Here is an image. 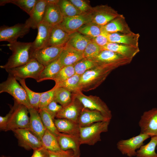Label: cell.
Here are the masks:
<instances>
[{"mask_svg": "<svg viewBox=\"0 0 157 157\" xmlns=\"http://www.w3.org/2000/svg\"><path fill=\"white\" fill-rule=\"evenodd\" d=\"M101 50V48L92 40L83 51L84 58L93 60L99 54Z\"/></svg>", "mask_w": 157, "mask_h": 157, "instance_id": "obj_41", "label": "cell"}, {"mask_svg": "<svg viewBox=\"0 0 157 157\" xmlns=\"http://www.w3.org/2000/svg\"><path fill=\"white\" fill-rule=\"evenodd\" d=\"M140 34L132 31L127 33H108L109 42L122 44L134 47H139Z\"/></svg>", "mask_w": 157, "mask_h": 157, "instance_id": "obj_20", "label": "cell"}, {"mask_svg": "<svg viewBox=\"0 0 157 157\" xmlns=\"http://www.w3.org/2000/svg\"><path fill=\"white\" fill-rule=\"evenodd\" d=\"M156 149H157V146H156Z\"/></svg>", "mask_w": 157, "mask_h": 157, "instance_id": "obj_52", "label": "cell"}, {"mask_svg": "<svg viewBox=\"0 0 157 157\" xmlns=\"http://www.w3.org/2000/svg\"><path fill=\"white\" fill-rule=\"evenodd\" d=\"M132 60L112 51L102 50L93 61L96 65H99L113 71L119 67L130 64Z\"/></svg>", "mask_w": 157, "mask_h": 157, "instance_id": "obj_7", "label": "cell"}, {"mask_svg": "<svg viewBox=\"0 0 157 157\" xmlns=\"http://www.w3.org/2000/svg\"><path fill=\"white\" fill-rule=\"evenodd\" d=\"M69 1L82 13H90L92 7L89 1L83 0H70Z\"/></svg>", "mask_w": 157, "mask_h": 157, "instance_id": "obj_44", "label": "cell"}, {"mask_svg": "<svg viewBox=\"0 0 157 157\" xmlns=\"http://www.w3.org/2000/svg\"><path fill=\"white\" fill-rule=\"evenodd\" d=\"M106 121H110L106 118L100 112L83 108L78 123L80 127H84L96 122Z\"/></svg>", "mask_w": 157, "mask_h": 157, "instance_id": "obj_19", "label": "cell"}, {"mask_svg": "<svg viewBox=\"0 0 157 157\" xmlns=\"http://www.w3.org/2000/svg\"><path fill=\"white\" fill-rule=\"evenodd\" d=\"M54 122L60 133L74 135L79 138L80 126L78 123L64 118H56L54 120Z\"/></svg>", "mask_w": 157, "mask_h": 157, "instance_id": "obj_28", "label": "cell"}, {"mask_svg": "<svg viewBox=\"0 0 157 157\" xmlns=\"http://www.w3.org/2000/svg\"><path fill=\"white\" fill-rule=\"evenodd\" d=\"M63 107L61 105L58 104L57 102L53 100L43 110L47 112L54 119L57 114L62 109Z\"/></svg>", "mask_w": 157, "mask_h": 157, "instance_id": "obj_45", "label": "cell"}, {"mask_svg": "<svg viewBox=\"0 0 157 157\" xmlns=\"http://www.w3.org/2000/svg\"><path fill=\"white\" fill-rule=\"evenodd\" d=\"M47 3L46 0H38L30 17L25 23L30 28H38L43 21Z\"/></svg>", "mask_w": 157, "mask_h": 157, "instance_id": "obj_17", "label": "cell"}, {"mask_svg": "<svg viewBox=\"0 0 157 157\" xmlns=\"http://www.w3.org/2000/svg\"><path fill=\"white\" fill-rule=\"evenodd\" d=\"M13 76L8 75L7 79L0 84V93L6 92L11 95L14 100L22 104L28 109L31 106L24 88Z\"/></svg>", "mask_w": 157, "mask_h": 157, "instance_id": "obj_5", "label": "cell"}, {"mask_svg": "<svg viewBox=\"0 0 157 157\" xmlns=\"http://www.w3.org/2000/svg\"><path fill=\"white\" fill-rule=\"evenodd\" d=\"M49 157H74V153L72 150L63 151L62 150L56 151H49Z\"/></svg>", "mask_w": 157, "mask_h": 157, "instance_id": "obj_47", "label": "cell"}, {"mask_svg": "<svg viewBox=\"0 0 157 157\" xmlns=\"http://www.w3.org/2000/svg\"><path fill=\"white\" fill-rule=\"evenodd\" d=\"M41 142L42 146L49 151H56L62 150L57 138L46 129Z\"/></svg>", "mask_w": 157, "mask_h": 157, "instance_id": "obj_32", "label": "cell"}, {"mask_svg": "<svg viewBox=\"0 0 157 157\" xmlns=\"http://www.w3.org/2000/svg\"><path fill=\"white\" fill-rule=\"evenodd\" d=\"M150 137L147 134L140 133L129 139L119 140L117 144V147L123 155L129 157L136 156L137 149L144 145V142Z\"/></svg>", "mask_w": 157, "mask_h": 157, "instance_id": "obj_9", "label": "cell"}, {"mask_svg": "<svg viewBox=\"0 0 157 157\" xmlns=\"http://www.w3.org/2000/svg\"><path fill=\"white\" fill-rule=\"evenodd\" d=\"M55 88L41 93L39 101V110L44 109L51 102L54 100Z\"/></svg>", "mask_w": 157, "mask_h": 157, "instance_id": "obj_43", "label": "cell"}, {"mask_svg": "<svg viewBox=\"0 0 157 157\" xmlns=\"http://www.w3.org/2000/svg\"><path fill=\"white\" fill-rule=\"evenodd\" d=\"M60 0H46L48 4H57Z\"/></svg>", "mask_w": 157, "mask_h": 157, "instance_id": "obj_50", "label": "cell"}, {"mask_svg": "<svg viewBox=\"0 0 157 157\" xmlns=\"http://www.w3.org/2000/svg\"><path fill=\"white\" fill-rule=\"evenodd\" d=\"M103 31L108 33H127L132 32L122 15L120 14L105 25L102 26Z\"/></svg>", "mask_w": 157, "mask_h": 157, "instance_id": "obj_23", "label": "cell"}, {"mask_svg": "<svg viewBox=\"0 0 157 157\" xmlns=\"http://www.w3.org/2000/svg\"><path fill=\"white\" fill-rule=\"evenodd\" d=\"M91 22L90 13H82L71 17H64L59 25L67 32L72 34L77 32L83 25Z\"/></svg>", "mask_w": 157, "mask_h": 157, "instance_id": "obj_15", "label": "cell"}, {"mask_svg": "<svg viewBox=\"0 0 157 157\" xmlns=\"http://www.w3.org/2000/svg\"><path fill=\"white\" fill-rule=\"evenodd\" d=\"M90 13L92 22L102 26L105 25L120 15L117 11L107 5L92 7Z\"/></svg>", "mask_w": 157, "mask_h": 157, "instance_id": "obj_10", "label": "cell"}, {"mask_svg": "<svg viewBox=\"0 0 157 157\" xmlns=\"http://www.w3.org/2000/svg\"><path fill=\"white\" fill-rule=\"evenodd\" d=\"M96 65L95 63L93 60L84 58L75 63L74 67L75 74L81 76Z\"/></svg>", "mask_w": 157, "mask_h": 157, "instance_id": "obj_40", "label": "cell"}, {"mask_svg": "<svg viewBox=\"0 0 157 157\" xmlns=\"http://www.w3.org/2000/svg\"><path fill=\"white\" fill-rule=\"evenodd\" d=\"M12 113V110L10 111L5 116H0V129L1 130L6 131L7 125Z\"/></svg>", "mask_w": 157, "mask_h": 157, "instance_id": "obj_49", "label": "cell"}, {"mask_svg": "<svg viewBox=\"0 0 157 157\" xmlns=\"http://www.w3.org/2000/svg\"><path fill=\"white\" fill-rule=\"evenodd\" d=\"M115 52L126 58L133 60L139 52V47H134L122 44L109 42L101 48Z\"/></svg>", "mask_w": 157, "mask_h": 157, "instance_id": "obj_22", "label": "cell"}, {"mask_svg": "<svg viewBox=\"0 0 157 157\" xmlns=\"http://www.w3.org/2000/svg\"><path fill=\"white\" fill-rule=\"evenodd\" d=\"M54 100L60 104L63 107L70 104L73 99L72 92L62 87H54Z\"/></svg>", "mask_w": 157, "mask_h": 157, "instance_id": "obj_33", "label": "cell"}, {"mask_svg": "<svg viewBox=\"0 0 157 157\" xmlns=\"http://www.w3.org/2000/svg\"><path fill=\"white\" fill-rule=\"evenodd\" d=\"M14 105L11 107V114L6 131L19 129H28L30 117L28 108L14 100Z\"/></svg>", "mask_w": 157, "mask_h": 157, "instance_id": "obj_4", "label": "cell"}, {"mask_svg": "<svg viewBox=\"0 0 157 157\" xmlns=\"http://www.w3.org/2000/svg\"><path fill=\"white\" fill-rule=\"evenodd\" d=\"M102 31V26L91 22L83 26L77 32L92 39L100 35Z\"/></svg>", "mask_w": 157, "mask_h": 157, "instance_id": "obj_34", "label": "cell"}, {"mask_svg": "<svg viewBox=\"0 0 157 157\" xmlns=\"http://www.w3.org/2000/svg\"><path fill=\"white\" fill-rule=\"evenodd\" d=\"M92 40L101 48L109 42L108 37V33L103 31L100 35Z\"/></svg>", "mask_w": 157, "mask_h": 157, "instance_id": "obj_46", "label": "cell"}, {"mask_svg": "<svg viewBox=\"0 0 157 157\" xmlns=\"http://www.w3.org/2000/svg\"><path fill=\"white\" fill-rule=\"evenodd\" d=\"M57 138L61 149L63 151L72 150L75 156L80 157V144L79 138L71 135L60 133Z\"/></svg>", "mask_w": 157, "mask_h": 157, "instance_id": "obj_18", "label": "cell"}, {"mask_svg": "<svg viewBox=\"0 0 157 157\" xmlns=\"http://www.w3.org/2000/svg\"><path fill=\"white\" fill-rule=\"evenodd\" d=\"M38 111L43 124L46 129L57 138L60 133L58 131L55 125L54 119L45 110H40Z\"/></svg>", "mask_w": 157, "mask_h": 157, "instance_id": "obj_36", "label": "cell"}, {"mask_svg": "<svg viewBox=\"0 0 157 157\" xmlns=\"http://www.w3.org/2000/svg\"><path fill=\"white\" fill-rule=\"evenodd\" d=\"M73 96L78 100L84 108L100 112L108 120L112 117L111 111L106 104L99 97L96 96H87L79 90L72 93Z\"/></svg>", "mask_w": 157, "mask_h": 157, "instance_id": "obj_6", "label": "cell"}, {"mask_svg": "<svg viewBox=\"0 0 157 157\" xmlns=\"http://www.w3.org/2000/svg\"><path fill=\"white\" fill-rule=\"evenodd\" d=\"M58 5L64 17H71L82 13L69 0H59Z\"/></svg>", "mask_w": 157, "mask_h": 157, "instance_id": "obj_39", "label": "cell"}, {"mask_svg": "<svg viewBox=\"0 0 157 157\" xmlns=\"http://www.w3.org/2000/svg\"><path fill=\"white\" fill-rule=\"evenodd\" d=\"M12 131L19 145L26 150H34L42 146L41 141L28 129H17Z\"/></svg>", "mask_w": 157, "mask_h": 157, "instance_id": "obj_14", "label": "cell"}, {"mask_svg": "<svg viewBox=\"0 0 157 157\" xmlns=\"http://www.w3.org/2000/svg\"><path fill=\"white\" fill-rule=\"evenodd\" d=\"M74 157H80L76 156H75Z\"/></svg>", "mask_w": 157, "mask_h": 157, "instance_id": "obj_51", "label": "cell"}, {"mask_svg": "<svg viewBox=\"0 0 157 157\" xmlns=\"http://www.w3.org/2000/svg\"><path fill=\"white\" fill-rule=\"evenodd\" d=\"M44 68L35 59L24 65L5 70L8 75L13 76L16 80L31 78L37 81Z\"/></svg>", "mask_w": 157, "mask_h": 157, "instance_id": "obj_8", "label": "cell"}, {"mask_svg": "<svg viewBox=\"0 0 157 157\" xmlns=\"http://www.w3.org/2000/svg\"><path fill=\"white\" fill-rule=\"evenodd\" d=\"M110 121L99 122L89 126L80 127L79 138L80 144L93 145L101 141V134L108 131Z\"/></svg>", "mask_w": 157, "mask_h": 157, "instance_id": "obj_3", "label": "cell"}, {"mask_svg": "<svg viewBox=\"0 0 157 157\" xmlns=\"http://www.w3.org/2000/svg\"><path fill=\"white\" fill-rule=\"evenodd\" d=\"M7 45L12 51L7 62L0 67L6 69L14 68L25 64L35 59V51L32 42H21L17 41Z\"/></svg>", "mask_w": 157, "mask_h": 157, "instance_id": "obj_1", "label": "cell"}, {"mask_svg": "<svg viewBox=\"0 0 157 157\" xmlns=\"http://www.w3.org/2000/svg\"><path fill=\"white\" fill-rule=\"evenodd\" d=\"M65 46H48L41 49L35 50L33 53L34 58L45 67L58 58Z\"/></svg>", "mask_w": 157, "mask_h": 157, "instance_id": "obj_13", "label": "cell"}, {"mask_svg": "<svg viewBox=\"0 0 157 157\" xmlns=\"http://www.w3.org/2000/svg\"><path fill=\"white\" fill-rule=\"evenodd\" d=\"M3 157H4L3 156Z\"/></svg>", "mask_w": 157, "mask_h": 157, "instance_id": "obj_53", "label": "cell"}, {"mask_svg": "<svg viewBox=\"0 0 157 157\" xmlns=\"http://www.w3.org/2000/svg\"><path fill=\"white\" fill-rule=\"evenodd\" d=\"M30 122L28 130L41 141L46 131L38 111L32 108L28 109Z\"/></svg>", "mask_w": 157, "mask_h": 157, "instance_id": "obj_25", "label": "cell"}, {"mask_svg": "<svg viewBox=\"0 0 157 157\" xmlns=\"http://www.w3.org/2000/svg\"><path fill=\"white\" fill-rule=\"evenodd\" d=\"M81 76L75 74L65 81L55 84L54 87H62L72 93L80 90V81Z\"/></svg>", "mask_w": 157, "mask_h": 157, "instance_id": "obj_35", "label": "cell"}, {"mask_svg": "<svg viewBox=\"0 0 157 157\" xmlns=\"http://www.w3.org/2000/svg\"><path fill=\"white\" fill-rule=\"evenodd\" d=\"M71 34L64 30L59 24L53 26L48 46H65Z\"/></svg>", "mask_w": 157, "mask_h": 157, "instance_id": "obj_27", "label": "cell"}, {"mask_svg": "<svg viewBox=\"0 0 157 157\" xmlns=\"http://www.w3.org/2000/svg\"><path fill=\"white\" fill-rule=\"evenodd\" d=\"M63 18L58 4L47 3L42 22L54 26L60 24Z\"/></svg>", "mask_w": 157, "mask_h": 157, "instance_id": "obj_26", "label": "cell"}, {"mask_svg": "<svg viewBox=\"0 0 157 157\" xmlns=\"http://www.w3.org/2000/svg\"><path fill=\"white\" fill-rule=\"evenodd\" d=\"M75 74L74 65L62 67L53 80L55 84L63 82Z\"/></svg>", "mask_w": 157, "mask_h": 157, "instance_id": "obj_42", "label": "cell"}, {"mask_svg": "<svg viewBox=\"0 0 157 157\" xmlns=\"http://www.w3.org/2000/svg\"><path fill=\"white\" fill-rule=\"evenodd\" d=\"M63 67L58 58L44 67L37 81L39 82L47 80H53Z\"/></svg>", "mask_w": 157, "mask_h": 157, "instance_id": "obj_30", "label": "cell"}, {"mask_svg": "<svg viewBox=\"0 0 157 157\" xmlns=\"http://www.w3.org/2000/svg\"><path fill=\"white\" fill-rule=\"evenodd\" d=\"M83 108L81 103L73 96L72 101L63 107L57 114L56 118L66 119L78 123L81 112Z\"/></svg>", "mask_w": 157, "mask_h": 157, "instance_id": "obj_16", "label": "cell"}, {"mask_svg": "<svg viewBox=\"0 0 157 157\" xmlns=\"http://www.w3.org/2000/svg\"><path fill=\"white\" fill-rule=\"evenodd\" d=\"M33 150L31 157H49V150L42 146Z\"/></svg>", "mask_w": 157, "mask_h": 157, "instance_id": "obj_48", "label": "cell"}, {"mask_svg": "<svg viewBox=\"0 0 157 157\" xmlns=\"http://www.w3.org/2000/svg\"><path fill=\"white\" fill-rule=\"evenodd\" d=\"M92 40L90 38L77 31L70 34L66 45L83 52Z\"/></svg>", "mask_w": 157, "mask_h": 157, "instance_id": "obj_29", "label": "cell"}, {"mask_svg": "<svg viewBox=\"0 0 157 157\" xmlns=\"http://www.w3.org/2000/svg\"><path fill=\"white\" fill-rule=\"evenodd\" d=\"M30 28L25 23H19L11 26H1L0 28V41H7L9 43L16 42L19 38H23L28 33Z\"/></svg>", "mask_w": 157, "mask_h": 157, "instance_id": "obj_11", "label": "cell"}, {"mask_svg": "<svg viewBox=\"0 0 157 157\" xmlns=\"http://www.w3.org/2000/svg\"><path fill=\"white\" fill-rule=\"evenodd\" d=\"M140 133L151 137L157 135V108L144 112L138 123Z\"/></svg>", "mask_w": 157, "mask_h": 157, "instance_id": "obj_12", "label": "cell"}, {"mask_svg": "<svg viewBox=\"0 0 157 157\" xmlns=\"http://www.w3.org/2000/svg\"><path fill=\"white\" fill-rule=\"evenodd\" d=\"M37 1L38 0H1L0 3L2 6L9 3L14 4L30 15Z\"/></svg>", "mask_w": 157, "mask_h": 157, "instance_id": "obj_37", "label": "cell"}, {"mask_svg": "<svg viewBox=\"0 0 157 157\" xmlns=\"http://www.w3.org/2000/svg\"><path fill=\"white\" fill-rule=\"evenodd\" d=\"M157 145V135L151 137L149 142L143 145L137 151L136 157H157L155 149Z\"/></svg>", "mask_w": 157, "mask_h": 157, "instance_id": "obj_31", "label": "cell"}, {"mask_svg": "<svg viewBox=\"0 0 157 157\" xmlns=\"http://www.w3.org/2000/svg\"><path fill=\"white\" fill-rule=\"evenodd\" d=\"M112 71L99 65L87 71L81 76L79 89L81 91L93 90L99 86Z\"/></svg>", "mask_w": 157, "mask_h": 157, "instance_id": "obj_2", "label": "cell"}, {"mask_svg": "<svg viewBox=\"0 0 157 157\" xmlns=\"http://www.w3.org/2000/svg\"><path fill=\"white\" fill-rule=\"evenodd\" d=\"M53 26L42 22L38 27V34L32 42L35 50L48 46Z\"/></svg>", "mask_w": 157, "mask_h": 157, "instance_id": "obj_24", "label": "cell"}, {"mask_svg": "<svg viewBox=\"0 0 157 157\" xmlns=\"http://www.w3.org/2000/svg\"><path fill=\"white\" fill-rule=\"evenodd\" d=\"M84 58L83 52L65 45L58 59L63 67L74 65Z\"/></svg>", "mask_w": 157, "mask_h": 157, "instance_id": "obj_21", "label": "cell"}, {"mask_svg": "<svg viewBox=\"0 0 157 157\" xmlns=\"http://www.w3.org/2000/svg\"><path fill=\"white\" fill-rule=\"evenodd\" d=\"M21 85L25 90L31 107L39 111L40 97L42 92H36L30 89L26 85L25 79H18Z\"/></svg>", "mask_w": 157, "mask_h": 157, "instance_id": "obj_38", "label": "cell"}]
</instances>
